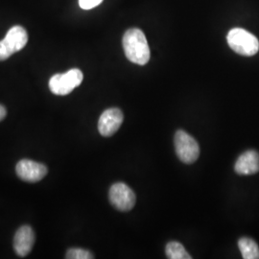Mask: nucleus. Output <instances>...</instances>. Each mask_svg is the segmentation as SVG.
I'll return each instance as SVG.
<instances>
[{
    "instance_id": "obj_1",
    "label": "nucleus",
    "mask_w": 259,
    "mask_h": 259,
    "mask_svg": "<svg viewBox=\"0 0 259 259\" xmlns=\"http://www.w3.org/2000/svg\"><path fill=\"white\" fill-rule=\"evenodd\" d=\"M125 55L130 62L139 65H146L150 60V48L144 33L139 28L126 31L122 39Z\"/></svg>"
},
{
    "instance_id": "obj_2",
    "label": "nucleus",
    "mask_w": 259,
    "mask_h": 259,
    "mask_svg": "<svg viewBox=\"0 0 259 259\" xmlns=\"http://www.w3.org/2000/svg\"><path fill=\"white\" fill-rule=\"evenodd\" d=\"M227 40L229 47L239 55L250 57L258 52L257 37L242 28L232 29L227 36Z\"/></svg>"
},
{
    "instance_id": "obj_3",
    "label": "nucleus",
    "mask_w": 259,
    "mask_h": 259,
    "mask_svg": "<svg viewBox=\"0 0 259 259\" xmlns=\"http://www.w3.org/2000/svg\"><path fill=\"white\" fill-rule=\"evenodd\" d=\"M83 72L72 68L63 74L53 75L49 80V89L55 95H67L83 82Z\"/></svg>"
},
{
    "instance_id": "obj_4",
    "label": "nucleus",
    "mask_w": 259,
    "mask_h": 259,
    "mask_svg": "<svg viewBox=\"0 0 259 259\" xmlns=\"http://www.w3.org/2000/svg\"><path fill=\"white\" fill-rule=\"evenodd\" d=\"M27 41L28 34L24 28L19 25L11 28L6 37L0 40V62L20 51L26 46Z\"/></svg>"
},
{
    "instance_id": "obj_5",
    "label": "nucleus",
    "mask_w": 259,
    "mask_h": 259,
    "mask_svg": "<svg viewBox=\"0 0 259 259\" xmlns=\"http://www.w3.org/2000/svg\"><path fill=\"white\" fill-rule=\"evenodd\" d=\"M177 156L187 164L195 162L200 156L198 142L185 131H177L174 139Z\"/></svg>"
},
{
    "instance_id": "obj_6",
    "label": "nucleus",
    "mask_w": 259,
    "mask_h": 259,
    "mask_svg": "<svg viewBox=\"0 0 259 259\" xmlns=\"http://www.w3.org/2000/svg\"><path fill=\"white\" fill-rule=\"evenodd\" d=\"M109 198L111 204L120 211H130L134 208L137 202L135 192L123 183L111 185Z\"/></svg>"
},
{
    "instance_id": "obj_7",
    "label": "nucleus",
    "mask_w": 259,
    "mask_h": 259,
    "mask_svg": "<svg viewBox=\"0 0 259 259\" xmlns=\"http://www.w3.org/2000/svg\"><path fill=\"white\" fill-rule=\"evenodd\" d=\"M124 120L123 112L117 108L108 109L103 112L98 121V131L103 137L113 136Z\"/></svg>"
},
{
    "instance_id": "obj_8",
    "label": "nucleus",
    "mask_w": 259,
    "mask_h": 259,
    "mask_svg": "<svg viewBox=\"0 0 259 259\" xmlns=\"http://www.w3.org/2000/svg\"><path fill=\"white\" fill-rule=\"evenodd\" d=\"M16 172L20 180L28 183H37L47 176V168L36 161L21 159L17 164Z\"/></svg>"
},
{
    "instance_id": "obj_9",
    "label": "nucleus",
    "mask_w": 259,
    "mask_h": 259,
    "mask_svg": "<svg viewBox=\"0 0 259 259\" xmlns=\"http://www.w3.org/2000/svg\"><path fill=\"white\" fill-rule=\"evenodd\" d=\"M35 242V233L29 226L19 228L14 238V248L17 254L21 257L26 256L31 251Z\"/></svg>"
},
{
    "instance_id": "obj_10",
    "label": "nucleus",
    "mask_w": 259,
    "mask_h": 259,
    "mask_svg": "<svg viewBox=\"0 0 259 259\" xmlns=\"http://www.w3.org/2000/svg\"><path fill=\"white\" fill-rule=\"evenodd\" d=\"M234 170L239 175H253L259 171V154L254 150L243 153L237 158Z\"/></svg>"
},
{
    "instance_id": "obj_11",
    "label": "nucleus",
    "mask_w": 259,
    "mask_h": 259,
    "mask_svg": "<svg viewBox=\"0 0 259 259\" xmlns=\"http://www.w3.org/2000/svg\"><path fill=\"white\" fill-rule=\"evenodd\" d=\"M238 247L244 259H259V247L256 242L248 237L238 241Z\"/></svg>"
},
{
    "instance_id": "obj_12",
    "label": "nucleus",
    "mask_w": 259,
    "mask_h": 259,
    "mask_svg": "<svg viewBox=\"0 0 259 259\" xmlns=\"http://www.w3.org/2000/svg\"><path fill=\"white\" fill-rule=\"evenodd\" d=\"M166 256L170 259H191V255L186 251L185 247L177 241H171L165 248Z\"/></svg>"
},
{
    "instance_id": "obj_13",
    "label": "nucleus",
    "mask_w": 259,
    "mask_h": 259,
    "mask_svg": "<svg viewBox=\"0 0 259 259\" xmlns=\"http://www.w3.org/2000/svg\"><path fill=\"white\" fill-rule=\"evenodd\" d=\"M65 258L68 259H93L94 255L90 250L78 249V248H72L66 251Z\"/></svg>"
},
{
    "instance_id": "obj_14",
    "label": "nucleus",
    "mask_w": 259,
    "mask_h": 259,
    "mask_svg": "<svg viewBox=\"0 0 259 259\" xmlns=\"http://www.w3.org/2000/svg\"><path fill=\"white\" fill-rule=\"evenodd\" d=\"M103 0H79V5L83 10H91L100 5Z\"/></svg>"
},
{
    "instance_id": "obj_15",
    "label": "nucleus",
    "mask_w": 259,
    "mask_h": 259,
    "mask_svg": "<svg viewBox=\"0 0 259 259\" xmlns=\"http://www.w3.org/2000/svg\"><path fill=\"white\" fill-rule=\"evenodd\" d=\"M7 114V111H6V108L2 105H0V121L3 120L5 118Z\"/></svg>"
}]
</instances>
